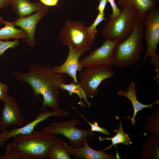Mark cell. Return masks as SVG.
Here are the masks:
<instances>
[{"label":"cell","mask_w":159,"mask_h":159,"mask_svg":"<svg viewBox=\"0 0 159 159\" xmlns=\"http://www.w3.org/2000/svg\"><path fill=\"white\" fill-rule=\"evenodd\" d=\"M108 2L109 3L112 9V13L110 18L115 19L119 15L121 10L118 7L115 0H108Z\"/></svg>","instance_id":"cell-26"},{"label":"cell","mask_w":159,"mask_h":159,"mask_svg":"<svg viewBox=\"0 0 159 159\" xmlns=\"http://www.w3.org/2000/svg\"><path fill=\"white\" fill-rule=\"evenodd\" d=\"M117 93L118 95L127 98L131 102L134 110V112L132 117H130L129 118L131 120L132 125H135V118L138 112L142 110L144 108H151L154 105L158 104L159 103V99L153 103L149 104H144L140 102L138 100L135 84L132 81L130 82L126 90H119Z\"/></svg>","instance_id":"cell-15"},{"label":"cell","mask_w":159,"mask_h":159,"mask_svg":"<svg viewBox=\"0 0 159 159\" xmlns=\"http://www.w3.org/2000/svg\"><path fill=\"white\" fill-rule=\"evenodd\" d=\"M105 15L104 13H98L92 24L89 26L86 27V30L89 34L96 37V35L98 32L97 28V26L102 21L107 20V19L105 17Z\"/></svg>","instance_id":"cell-22"},{"label":"cell","mask_w":159,"mask_h":159,"mask_svg":"<svg viewBox=\"0 0 159 159\" xmlns=\"http://www.w3.org/2000/svg\"><path fill=\"white\" fill-rule=\"evenodd\" d=\"M150 63L155 67V70L157 73L156 76L153 78L157 84L159 83V55L156 54L155 56L152 57Z\"/></svg>","instance_id":"cell-25"},{"label":"cell","mask_w":159,"mask_h":159,"mask_svg":"<svg viewBox=\"0 0 159 159\" xmlns=\"http://www.w3.org/2000/svg\"><path fill=\"white\" fill-rule=\"evenodd\" d=\"M83 22L67 20L60 31L59 39L64 45L72 44L83 55L91 49L96 37L89 34Z\"/></svg>","instance_id":"cell-5"},{"label":"cell","mask_w":159,"mask_h":159,"mask_svg":"<svg viewBox=\"0 0 159 159\" xmlns=\"http://www.w3.org/2000/svg\"></svg>","instance_id":"cell-32"},{"label":"cell","mask_w":159,"mask_h":159,"mask_svg":"<svg viewBox=\"0 0 159 159\" xmlns=\"http://www.w3.org/2000/svg\"><path fill=\"white\" fill-rule=\"evenodd\" d=\"M10 0H0V11L9 5Z\"/></svg>","instance_id":"cell-30"},{"label":"cell","mask_w":159,"mask_h":159,"mask_svg":"<svg viewBox=\"0 0 159 159\" xmlns=\"http://www.w3.org/2000/svg\"><path fill=\"white\" fill-rule=\"evenodd\" d=\"M114 131L116 132L117 134L112 138H102L100 136H99L98 139L100 141L107 140H110L112 142L110 145L102 150L104 151L110 149L112 146L116 145H117L120 143L128 146L132 144V142L129 137V135L124 132L121 122L120 123L119 128L118 129H115Z\"/></svg>","instance_id":"cell-19"},{"label":"cell","mask_w":159,"mask_h":159,"mask_svg":"<svg viewBox=\"0 0 159 159\" xmlns=\"http://www.w3.org/2000/svg\"><path fill=\"white\" fill-rule=\"evenodd\" d=\"M41 2L47 6H57L59 0H39Z\"/></svg>","instance_id":"cell-29"},{"label":"cell","mask_w":159,"mask_h":159,"mask_svg":"<svg viewBox=\"0 0 159 159\" xmlns=\"http://www.w3.org/2000/svg\"><path fill=\"white\" fill-rule=\"evenodd\" d=\"M69 112L60 109L50 112L48 110H42L36 118L24 125L19 127L12 128L10 131L7 130L0 133V148L4 146L8 140L19 135L30 134L34 131L35 128L42 122L52 117H64L70 116Z\"/></svg>","instance_id":"cell-9"},{"label":"cell","mask_w":159,"mask_h":159,"mask_svg":"<svg viewBox=\"0 0 159 159\" xmlns=\"http://www.w3.org/2000/svg\"><path fill=\"white\" fill-rule=\"evenodd\" d=\"M64 141L57 143L50 148L48 155L49 159H71L70 155L63 145Z\"/></svg>","instance_id":"cell-21"},{"label":"cell","mask_w":159,"mask_h":159,"mask_svg":"<svg viewBox=\"0 0 159 159\" xmlns=\"http://www.w3.org/2000/svg\"><path fill=\"white\" fill-rule=\"evenodd\" d=\"M145 29V40L147 49L142 60L144 62L148 57L156 54L159 43V9L157 6L148 11L143 22Z\"/></svg>","instance_id":"cell-8"},{"label":"cell","mask_w":159,"mask_h":159,"mask_svg":"<svg viewBox=\"0 0 159 159\" xmlns=\"http://www.w3.org/2000/svg\"><path fill=\"white\" fill-rule=\"evenodd\" d=\"M30 70L27 72H16L14 73L16 80L21 83H27L32 89L34 96L43 97L42 110L47 106L53 110L60 108L59 104V86L65 83V76L55 72L49 65L44 66L32 63Z\"/></svg>","instance_id":"cell-1"},{"label":"cell","mask_w":159,"mask_h":159,"mask_svg":"<svg viewBox=\"0 0 159 159\" xmlns=\"http://www.w3.org/2000/svg\"><path fill=\"white\" fill-rule=\"evenodd\" d=\"M139 16L133 7L122 9L117 17L110 18L104 24L102 32V37L118 43L123 42L131 34Z\"/></svg>","instance_id":"cell-4"},{"label":"cell","mask_w":159,"mask_h":159,"mask_svg":"<svg viewBox=\"0 0 159 159\" xmlns=\"http://www.w3.org/2000/svg\"><path fill=\"white\" fill-rule=\"evenodd\" d=\"M69 53L65 62L61 65L55 66L53 67L56 72L68 74L71 77L74 82L79 85L77 79V73L81 71L83 67L80 62V58L83 55L77 51L71 44H69Z\"/></svg>","instance_id":"cell-14"},{"label":"cell","mask_w":159,"mask_h":159,"mask_svg":"<svg viewBox=\"0 0 159 159\" xmlns=\"http://www.w3.org/2000/svg\"><path fill=\"white\" fill-rule=\"evenodd\" d=\"M1 23L5 24L4 27L0 29V40L9 39H24L26 37V32L23 30L18 29L15 27L11 22L3 20Z\"/></svg>","instance_id":"cell-18"},{"label":"cell","mask_w":159,"mask_h":159,"mask_svg":"<svg viewBox=\"0 0 159 159\" xmlns=\"http://www.w3.org/2000/svg\"><path fill=\"white\" fill-rule=\"evenodd\" d=\"M112 66L102 65L85 67L80 73L78 82L86 97L92 98L98 94V89L104 80L114 75Z\"/></svg>","instance_id":"cell-6"},{"label":"cell","mask_w":159,"mask_h":159,"mask_svg":"<svg viewBox=\"0 0 159 159\" xmlns=\"http://www.w3.org/2000/svg\"><path fill=\"white\" fill-rule=\"evenodd\" d=\"M9 5L20 18L29 16L48 7L40 2H30L28 0H10Z\"/></svg>","instance_id":"cell-16"},{"label":"cell","mask_w":159,"mask_h":159,"mask_svg":"<svg viewBox=\"0 0 159 159\" xmlns=\"http://www.w3.org/2000/svg\"><path fill=\"white\" fill-rule=\"evenodd\" d=\"M143 22L139 16L130 35L117 44L114 51L113 64L124 67L133 65L140 60L143 49Z\"/></svg>","instance_id":"cell-3"},{"label":"cell","mask_w":159,"mask_h":159,"mask_svg":"<svg viewBox=\"0 0 159 159\" xmlns=\"http://www.w3.org/2000/svg\"><path fill=\"white\" fill-rule=\"evenodd\" d=\"M158 3V0H118V5L122 9L133 7L144 20L148 10Z\"/></svg>","instance_id":"cell-17"},{"label":"cell","mask_w":159,"mask_h":159,"mask_svg":"<svg viewBox=\"0 0 159 159\" xmlns=\"http://www.w3.org/2000/svg\"><path fill=\"white\" fill-rule=\"evenodd\" d=\"M49 10L47 7L31 15L19 17L11 22L14 26L20 27L26 32V37L24 40L29 46L32 47L34 46L35 33L37 24L41 19L48 14Z\"/></svg>","instance_id":"cell-12"},{"label":"cell","mask_w":159,"mask_h":159,"mask_svg":"<svg viewBox=\"0 0 159 159\" xmlns=\"http://www.w3.org/2000/svg\"><path fill=\"white\" fill-rule=\"evenodd\" d=\"M2 20H3V18L0 16V22H1V21Z\"/></svg>","instance_id":"cell-31"},{"label":"cell","mask_w":159,"mask_h":159,"mask_svg":"<svg viewBox=\"0 0 159 159\" xmlns=\"http://www.w3.org/2000/svg\"><path fill=\"white\" fill-rule=\"evenodd\" d=\"M19 43V41L18 39L12 41H6L0 40V56L3 54L8 49L10 48H14L17 47Z\"/></svg>","instance_id":"cell-24"},{"label":"cell","mask_w":159,"mask_h":159,"mask_svg":"<svg viewBox=\"0 0 159 159\" xmlns=\"http://www.w3.org/2000/svg\"><path fill=\"white\" fill-rule=\"evenodd\" d=\"M87 137L84 140L83 145L79 147L73 146L64 141L63 145L67 151L75 158L80 159H113L119 158L116 156L107 153L102 150H97L89 145Z\"/></svg>","instance_id":"cell-13"},{"label":"cell","mask_w":159,"mask_h":159,"mask_svg":"<svg viewBox=\"0 0 159 159\" xmlns=\"http://www.w3.org/2000/svg\"><path fill=\"white\" fill-rule=\"evenodd\" d=\"M4 102L0 117V130L2 132L6 130L10 126L23 125L24 119L16 99L9 95Z\"/></svg>","instance_id":"cell-11"},{"label":"cell","mask_w":159,"mask_h":159,"mask_svg":"<svg viewBox=\"0 0 159 159\" xmlns=\"http://www.w3.org/2000/svg\"><path fill=\"white\" fill-rule=\"evenodd\" d=\"M59 88L62 91L66 90L67 91L70 96L74 94L77 95L80 100L79 104L81 107L85 106V104L82 101V99H83L88 107H90L91 104L87 100L84 92L80 85L74 82L73 80H72L71 83L69 84L62 83L59 86Z\"/></svg>","instance_id":"cell-20"},{"label":"cell","mask_w":159,"mask_h":159,"mask_svg":"<svg viewBox=\"0 0 159 159\" xmlns=\"http://www.w3.org/2000/svg\"><path fill=\"white\" fill-rule=\"evenodd\" d=\"M72 108L74 109L80 116L86 122H87L90 126L91 131L93 132H100L103 134L104 135H109L110 134L108 132L107 130L104 128L100 127L98 124V123L96 121L94 122L93 124L90 121L88 120L87 119L83 116L78 110L73 106H72L71 104H70Z\"/></svg>","instance_id":"cell-23"},{"label":"cell","mask_w":159,"mask_h":159,"mask_svg":"<svg viewBox=\"0 0 159 159\" xmlns=\"http://www.w3.org/2000/svg\"><path fill=\"white\" fill-rule=\"evenodd\" d=\"M12 138L4 153L0 156V159H47L51 147L63 141L56 135L41 134L35 131Z\"/></svg>","instance_id":"cell-2"},{"label":"cell","mask_w":159,"mask_h":159,"mask_svg":"<svg viewBox=\"0 0 159 159\" xmlns=\"http://www.w3.org/2000/svg\"><path fill=\"white\" fill-rule=\"evenodd\" d=\"M118 43L106 39L100 47L96 48L89 54L80 60L83 67H89L102 65L113 64L114 53Z\"/></svg>","instance_id":"cell-10"},{"label":"cell","mask_w":159,"mask_h":159,"mask_svg":"<svg viewBox=\"0 0 159 159\" xmlns=\"http://www.w3.org/2000/svg\"><path fill=\"white\" fill-rule=\"evenodd\" d=\"M80 123L79 119H75L65 122H53L38 132L41 134L62 135L69 140L70 145L79 147L82 145L86 138L95 134L90 130H82L76 128L75 126Z\"/></svg>","instance_id":"cell-7"},{"label":"cell","mask_w":159,"mask_h":159,"mask_svg":"<svg viewBox=\"0 0 159 159\" xmlns=\"http://www.w3.org/2000/svg\"><path fill=\"white\" fill-rule=\"evenodd\" d=\"M9 95L8 85L0 81V100L4 101Z\"/></svg>","instance_id":"cell-27"},{"label":"cell","mask_w":159,"mask_h":159,"mask_svg":"<svg viewBox=\"0 0 159 159\" xmlns=\"http://www.w3.org/2000/svg\"><path fill=\"white\" fill-rule=\"evenodd\" d=\"M99 1V4L96 8V10L98 13H104V10L106 4L108 2V0H98Z\"/></svg>","instance_id":"cell-28"}]
</instances>
